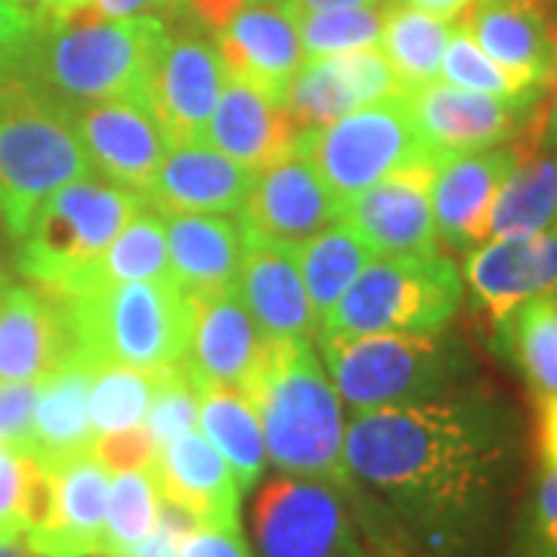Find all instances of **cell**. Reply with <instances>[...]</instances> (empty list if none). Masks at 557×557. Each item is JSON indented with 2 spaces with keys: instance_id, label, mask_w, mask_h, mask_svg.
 <instances>
[{
  "instance_id": "obj_55",
  "label": "cell",
  "mask_w": 557,
  "mask_h": 557,
  "mask_svg": "<svg viewBox=\"0 0 557 557\" xmlns=\"http://www.w3.org/2000/svg\"><path fill=\"white\" fill-rule=\"evenodd\" d=\"M552 7H555V13H557V0H552Z\"/></svg>"
},
{
  "instance_id": "obj_37",
  "label": "cell",
  "mask_w": 557,
  "mask_h": 557,
  "mask_svg": "<svg viewBox=\"0 0 557 557\" xmlns=\"http://www.w3.org/2000/svg\"><path fill=\"white\" fill-rule=\"evenodd\" d=\"M161 511L159 483L149 471H124L109 483L106 498V527H102V557H119L139 539H146Z\"/></svg>"
},
{
  "instance_id": "obj_13",
  "label": "cell",
  "mask_w": 557,
  "mask_h": 557,
  "mask_svg": "<svg viewBox=\"0 0 557 557\" xmlns=\"http://www.w3.org/2000/svg\"><path fill=\"white\" fill-rule=\"evenodd\" d=\"M223 84L226 69L214 40L196 28L171 32L149 84V112L159 121L168 146L205 143Z\"/></svg>"
},
{
  "instance_id": "obj_52",
  "label": "cell",
  "mask_w": 557,
  "mask_h": 557,
  "mask_svg": "<svg viewBox=\"0 0 557 557\" xmlns=\"http://www.w3.org/2000/svg\"><path fill=\"white\" fill-rule=\"evenodd\" d=\"M397 3H406V7H416L428 16H437V20H456L461 16L474 0H397Z\"/></svg>"
},
{
  "instance_id": "obj_48",
  "label": "cell",
  "mask_w": 557,
  "mask_h": 557,
  "mask_svg": "<svg viewBox=\"0 0 557 557\" xmlns=\"http://www.w3.org/2000/svg\"><path fill=\"white\" fill-rule=\"evenodd\" d=\"M248 3L251 0H186V16L199 28H208L214 35Z\"/></svg>"
},
{
  "instance_id": "obj_54",
  "label": "cell",
  "mask_w": 557,
  "mask_h": 557,
  "mask_svg": "<svg viewBox=\"0 0 557 557\" xmlns=\"http://www.w3.org/2000/svg\"><path fill=\"white\" fill-rule=\"evenodd\" d=\"M0 557H32L22 539H0Z\"/></svg>"
},
{
  "instance_id": "obj_16",
  "label": "cell",
  "mask_w": 557,
  "mask_h": 557,
  "mask_svg": "<svg viewBox=\"0 0 557 557\" xmlns=\"http://www.w3.org/2000/svg\"><path fill=\"white\" fill-rule=\"evenodd\" d=\"M461 25L508 75L545 94L557 81V13L552 0H474Z\"/></svg>"
},
{
  "instance_id": "obj_51",
  "label": "cell",
  "mask_w": 557,
  "mask_h": 557,
  "mask_svg": "<svg viewBox=\"0 0 557 557\" xmlns=\"http://www.w3.org/2000/svg\"><path fill=\"white\" fill-rule=\"evenodd\" d=\"M391 0H285L292 13H322V10H357V7H384Z\"/></svg>"
},
{
  "instance_id": "obj_2",
  "label": "cell",
  "mask_w": 557,
  "mask_h": 557,
  "mask_svg": "<svg viewBox=\"0 0 557 557\" xmlns=\"http://www.w3.org/2000/svg\"><path fill=\"white\" fill-rule=\"evenodd\" d=\"M168 38L164 20H106L87 7L65 20L35 22L32 38L13 57L69 112L109 100L149 106V84Z\"/></svg>"
},
{
  "instance_id": "obj_23",
  "label": "cell",
  "mask_w": 557,
  "mask_h": 557,
  "mask_svg": "<svg viewBox=\"0 0 557 557\" xmlns=\"http://www.w3.org/2000/svg\"><path fill=\"white\" fill-rule=\"evenodd\" d=\"M152 478L164 502L186 511L196 527L242 530V490L226 458L205 434H183L161 446L152 461Z\"/></svg>"
},
{
  "instance_id": "obj_21",
  "label": "cell",
  "mask_w": 557,
  "mask_h": 557,
  "mask_svg": "<svg viewBox=\"0 0 557 557\" xmlns=\"http://www.w3.org/2000/svg\"><path fill=\"white\" fill-rule=\"evenodd\" d=\"M465 278L493 325L527 300L557 295V226L536 236L486 239L468 251Z\"/></svg>"
},
{
  "instance_id": "obj_12",
  "label": "cell",
  "mask_w": 557,
  "mask_h": 557,
  "mask_svg": "<svg viewBox=\"0 0 557 557\" xmlns=\"http://www.w3.org/2000/svg\"><path fill=\"white\" fill-rule=\"evenodd\" d=\"M403 97L418 137L440 159L483 152L511 143L520 134V127L533 119L539 106V102L527 106V102L496 100L486 94L453 87L446 81L406 90Z\"/></svg>"
},
{
  "instance_id": "obj_22",
  "label": "cell",
  "mask_w": 557,
  "mask_h": 557,
  "mask_svg": "<svg viewBox=\"0 0 557 557\" xmlns=\"http://www.w3.org/2000/svg\"><path fill=\"white\" fill-rule=\"evenodd\" d=\"M236 295L263 338L313 341L319 319L300 276L298 248L258 239L245 230V258Z\"/></svg>"
},
{
  "instance_id": "obj_39",
  "label": "cell",
  "mask_w": 557,
  "mask_h": 557,
  "mask_svg": "<svg viewBox=\"0 0 557 557\" xmlns=\"http://www.w3.org/2000/svg\"><path fill=\"white\" fill-rule=\"evenodd\" d=\"M440 78L453 84V87H465V90L486 94V97H496V100L527 102V106L542 100V94L523 87L515 75H508L502 65L490 60L461 22L449 32L443 62H440Z\"/></svg>"
},
{
  "instance_id": "obj_19",
  "label": "cell",
  "mask_w": 557,
  "mask_h": 557,
  "mask_svg": "<svg viewBox=\"0 0 557 557\" xmlns=\"http://www.w3.org/2000/svg\"><path fill=\"white\" fill-rule=\"evenodd\" d=\"M518 159L520 146L511 139L496 149L453 156L440 164L431 186L437 242L456 251H474L490 239L493 205Z\"/></svg>"
},
{
  "instance_id": "obj_5",
  "label": "cell",
  "mask_w": 557,
  "mask_h": 557,
  "mask_svg": "<svg viewBox=\"0 0 557 557\" xmlns=\"http://www.w3.org/2000/svg\"><path fill=\"white\" fill-rule=\"evenodd\" d=\"M94 177L72 112L16 57L0 60V220L20 239L32 214L65 183Z\"/></svg>"
},
{
  "instance_id": "obj_11",
  "label": "cell",
  "mask_w": 557,
  "mask_h": 557,
  "mask_svg": "<svg viewBox=\"0 0 557 557\" xmlns=\"http://www.w3.org/2000/svg\"><path fill=\"white\" fill-rule=\"evenodd\" d=\"M443 161L446 159H440L434 152L409 161L406 168L387 174L375 186H369L366 193L347 201L341 220L379 258L437 251L440 242L437 226H434L431 186Z\"/></svg>"
},
{
  "instance_id": "obj_26",
  "label": "cell",
  "mask_w": 557,
  "mask_h": 557,
  "mask_svg": "<svg viewBox=\"0 0 557 557\" xmlns=\"http://www.w3.org/2000/svg\"><path fill=\"white\" fill-rule=\"evenodd\" d=\"M205 143L239 161L251 174L273 168L298 152V127L278 102L267 100L255 87L226 78L218 109L208 121Z\"/></svg>"
},
{
  "instance_id": "obj_45",
  "label": "cell",
  "mask_w": 557,
  "mask_h": 557,
  "mask_svg": "<svg viewBox=\"0 0 557 557\" xmlns=\"http://www.w3.org/2000/svg\"><path fill=\"white\" fill-rule=\"evenodd\" d=\"M177 557H255L242 530H214V527H196L189 536L180 542Z\"/></svg>"
},
{
  "instance_id": "obj_43",
  "label": "cell",
  "mask_w": 557,
  "mask_h": 557,
  "mask_svg": "<svg viewBox=\"0 0 557 557\" xmlns=\"http://www.w3.org/2000/svg\"><path fill=\"white\" fill-rule=\"evenodd\" d=\"M90 456L97 458L109 474H124V471H149L159 449L149 437L146 424H137V428L102 434L94 440Z\"/></svg>"
},
{
  "instance_id": "obj_18",
  "label": "cell",
  "mask_w": 557,
  "mask_h": 557,
  "mask_svg": "<svg viewBox=\"0 0 557 557\" xmlns=\"http://www.w3.org/2000/svg\"><path fill=\"white\" fill-rule=\"evenodd\" d=\"M72 124L94 174L143 196L168 156V139L149 106L109 100L72 109Z\"/></svg>"
},
{
  "instance_id": "obj_20",
  "label": "cell",
  "mask_w": 557,
  "mask_h": 557,
  "mask_svg": "<svg viewBox=\"0 0 557 557\" xmlns=\"http://www.w3.org/2000/svg\"><path fill=\"white\" fill-rule=\"evenodd\" d=\"M255 174L226 159L208 143L171 146L156 177L143 189L146 208L156 214H242Z\"/></svg>"
},
{
  "instance_id": "obj_46",
  "label": "cell",
  "mask_w": 557,
  "mask_h": 557,
  "mask_svg": "<svg viewBox=\"0 0 557 557\" xmlns=\"http://www.w3.org/2000/svg\"><path fill=\"white\" fill-rule=\"evenodd\" d=\"M94 13L106 20H134V16H156V20H180L186 16V0H94Z\"/></svg>"
},
{
  "instance_id": "obj_36",
  "label": "cell",
  "mask_w": 557,
  "mask_h": 557,
  "mask_svg": "<svg viewBox=\"0 0 557 557\" xmlns=\"http://www.w3.org/2000/svg\"><path fill=\"white\" fill-rule=\"evenodd\" d=\"M53 508V471L35 453L0 443V539L38 530Z\"/></svg>"
},
{
  "instance_id": "obj_38",
  "label": "cell",
  "mask_w": 557,
  "mask_h": 557,
  "mask_svg": "<svg viewBox=\"0 0 557 557\" xmlns=\"http://www.w3.org/2000/svg\"><path fill=\"white\" fill-rule=\"evenodd\" d=\"M394 3V0H391ZM357 7V10H322V13H292L300 35L304 62L381 47L387 7Z\"/></svg>"
},
{
  "instance_id": "obj_41",
  "label": "cell",
  "mask_w": 557,
  "mask_h": 557,
  "mask_svg": "<svg viewBox=\"0 0 557 557\" xmlns=\"http://www.w3.org/2000/svg\"><path fill=\"white\" fill-rule=\"evenodd\" d=\"M196 421H199V381L189 375V369L177 362V366L152 372V399L146 409V431L156 443V449L189 434Z\"/></svg>"
},
{
  "instance_id": "obj_32",
  "label": "cell",
  "mask_w": 557,
  "mask_h": 557,
  "mask_svg": "<svg viewBox=\"0 0 557 557\" xmlns=\"http://www.w3.org/2000/svg\"><path fill=\"white\" fill-rule=\"evenodd\" d=\"M152 278H171L168 239H164L161 214H156L152 208H143L131 223H124V230L87 273H81L65 292L50 295V298L81 295V292H94V288H112V285H124V282H152Z\"/></svg>"
},
{
  "instance_id": "obj_3",
  "label": "cell",
  "mask_w": 557,
  "mask_h": 557,
  "mask_svg": "<svg viewBox=\"0 0 557 557\" xmlns=\"http://www.w3.org/2000/svg\"><path fill=\"white\" fill-rule=\"evenodd\" d=\"M242 397L255 406L267 458L282 474L319 480L357 498L344 458V412L310 341L267 338Z\"/></svg>"
},
{
  "instance_id": "obj_29",
  "label": "cell",
  "mask_w": 557,
  "mask_h": 557,
  "mask_svg": "<svg viewBox=\"0 0 557 557\" xmlns=\"http://www.w3.org/2000/svg\"><path fill=\"white\" fill-rule=\"evenodd\" d=\"M94 375L97 369L84 366L78 359H69L40 381L38 406H35L32 434H28V453H35L44 465H60V461L90 453L97 440L90 428V409H87Z\"/></svg>"
},
{
  "instance_id": "obj_53",
  "label": "cell",
  "mask_w": 557,
  "mask_h": 557,
  "mask_svg": "<svg viewBox=\"0 0 557 557\" xmlns=\"http://www.w3.org/2000/svg\"><path fill=\"white\" fill-rule=\"evenodd\" d=\"M542 143L557 146V81L555 90H552V102H548V109L542 112Z\"/></svg>"
},
{
  "instance_id": "obj_4",
  "label": "cell",
  "mask_w": 557,
  "mask_h": 557,
  "mask_svg": "<svg viewBox=\"0 0 557 557\" xmlns=\"http://www.w3.org/2000/svg\"><path fill=\"white\" fill-rule=\"evenodd\" d=\"M53 300L60 304L69 359L97 372L121 366L152 375L186 359L193 310L174 278L124 282Z\"/></svg>"
},
{
  "instance_id": "obj_34",
  "label": "cell",
  "mask_w": 557,
  "mask_h": 557,
  "mask_svg": "<svg viewBox=\"0 0 557 557\" xmlns=\"http://www.w3.org/2000/svg\"><path fill=\"white\" fill-rule=\"evenodd\" d=\"M449 32H453L449 22L428 16L416 7H406L397 0L387 7L381 53L391 62L403 94L440 81V62H443Z\"/></svg>"
},
{
  "instance_id": "obj_40",
  "label": "cell",
  "mask_w": 557,
  "mask_h": 557,
  "mask_svg": "<svg viewBox=\"0 0 557 557\" xmlns=\"http://www.w3.org/2000/svg\"><path fill=\"white\" fill-rule=\"evenodd\" d=\"M152 399V375L137 369L106 366L94 375L90 384V428L94 437L127 431L146 421V409Z\"/></svg>"
},
{
  "instance_id": "obj_25",
  "label": "cell",
  "mask_w": 557,
  "mask_h": 557,
  "mask_svg": "<svg viewBox=\"0 0 557 557\" xmlns=\"http://www.w3.org/2000/svg\"><path fill=\"white\" fill-rule=\"evenodd\" d=\"M193 332L183 366L199 384H220L245 391L263 350L258 322L245 310L236 292L189 295Z\"/></svg>"
},
{
  "instance_id": "obj_30",
  "label": "cell",
  "mask_w": 557,
  "mask_h": 557,
  "mask_svg": "<svg viewBox=\"0 0 557 557\" xmlns=\"http://www.w3.org/2000/svg\"><path fill=\"white\" fill-rule=\"evenodd\" d=\"M557 226V146L539 143L520 152L515 171L498 189L490 214V239L536 236Z\"/></svg>"
},
{
  "instance_id": "obj_35",
  "label": "cell",
  "mask_w": 557,
  "mask_h": 557,
  "mask_svg": "<svg viewBox=\"0 0 557 557\" xmlns=\"http://www.w3.org/2000/svg\"><path fill=\"white\" fill-rule=\"evenodd\" d=\"M372 258L375 255L366 248V242L359 239L344 220L332 223L329 230H322L319 236L300 245V276H304L319 322L335 310V304L344 298V292L357 282V276Z\"/></svg>"
},
{
  "instance_id": "obj_57",
  "label": "cell",
  "mask_w": 557,
  "mask_h": 557,
  "mask_svg": "<svg viewBox=\"0 0 557 557\" xmlns=\"http://www.w3.org/2000/svg\"><path fill=\"white\" fill-rule=\"evenodd\" d=\"M0 276H3V273H0Z\"/></svg>"
},
{
  "instance_id": "obj_50",
  "label": "cell",
  "mask_w": 557,
  "mask_h": 557,
  "mask_svg": "<svg viewBox=\"0 0 557 557\" xmlns=\"http://www.w3.org/2000/svg\"><path fill=\"white\" fill-rule=\"evenodd\" d=\"M38 20H65L75 16L81 10H87L94 0H22Z\"/></svg>"
},
{
  "instance_id": "obj_44",
  "label": "cell",
  "mask_w": 557,
  "mask_h": 557,
  "mask_svg": "<svg viewBox=\"0 0 557 557\" xmlns=\"http://www.w3.org/2000/svg\"><path fill=\"white\" fill-rule=\"evenodd\" d=\"M40 381H0V443L28 449Z\"/></svg>"
},
{
  "instance_id": "obj_49",
  "label": "cell",
  "mask_w": 557,
  "mask_h": 557,
  "mask_svg": "<svg viewBox=\"0 0 557 557\" xmlns=\"http://www.w3.org/2000/svg\"><path fill=\"white\" fill-rule=\"evenodd\" d=\"M539 443L545 465L557 468V399L542 403V424H539Z\"/></svg>"
},
{
  "instance_id": "obj_27",
  "label": "cell",
  "mask_w": 557,
  "mask_h": 557,
  "mask_svg": "<svg viewBox=\"0 0 557 557\" xmlns=\"http://www.w3.org/2000/svg\"><path fill=\"white\" fill-rule=\"evenodd\" d=\"M69 359L60 304L35 285L0 282V381H44Z\"/></svg>"
},
{
  "instance_id": "obj_1",
  "label": "cell",
  "mask_w": 557,
  "mask_h": 557,
  "mask_svg": "<svg viewBox=\"0 0 557 557\" xmlns=\"http://www.w3.org/2000/svg\"><path fill=\"white\" fill-rule=\"evenodd\" d=\"M515 456L511 418L483 397L446 394L354 412L344 428L347 471L431 557H474L486 548Z\"/></svg>"
},
{
  "instance_id": "obj_15",
  "label": "cell",
  "mask_w": 557,
  "mask_h": 557,
  "mask_svg": "<svg viewBox=\"0 0 557 557\" xmlns=\"http://www.w3.org/2000/svg\"><path fill=\"white\" fill-rule=\"evenodd\" d=\"M214 47L226 78L255 87L278 106L304 65L298 25L285 0H251L214 32Z\"/></svg>"
},
{
  "instance_id": "obj_7",
  "label": "cell",
  "mask_w": 557,
  "mask_h": 557,
  "mask_svg": "<svg viewBox=\"0 0 557 557\" xmlns=\"http://www.w3.org/2000/svg\"><path fill=\"white\" fill-rule=\"evenodd\" d=\"M317 344L341 403L350 406L354 412L446 397L449 381L461 369V354L456 350V344H449L440 332L431 335L317 332Z\"/></svg>"
},
{
  "instance_id": "obj_28",
  "label": "cell",
  "mask_w": 557,
  "mask_h": 557,
  "mask_svg": "<svg viewBox=\"0 0 557 557\" xmlns=\"http://www.w3.org/2000/svg\"><path fill=\"white\" fill-rule=\"evenodd\" d=\"M164 239L171 278L186 295L236 292L245 258V226L226 214H168Z\"/></svg>"
},
{
  "instance_id": "obj_6",
  "label": "cell",
  "mask_w": 557,
  "mask_h": 557,
  "mask_svg": "<svg viewBox=\"0 0 557 557\" xmlns=\"http://www.w3.org/2000/svg\"><path fill=\"white\" fill-rule=\"evenodd\" d=\"M143 208L139 193L97 174L72 180L32 214L16 239V270L40 292L60 295L102 258L124 223Z\"/></svg>"
},
{
  "instance_id": "obj_33",
  "label": "cell",
  "mask_w": 557,
  "mask_h": 557,
  "mask_svg": "<svg viewBox=\"0 0 557 557\" xmlns=\"http://www.w3.org/2000/svg\"><path fill=\"white\" fill-rule=\"evenodd\" d=\"M496 332L505 357L515 362L539 403L557 399V295L515 307Z\"/></svg>"
},
{
  "instance_id": "obj_10",
  "label": "cell",
  "mask_w": 557,
  "mask_h": 557,
  "mask_svg": "<svg viewBox=\"0 0 557 557\" xmlns=\"http://www.w3.org/2000/svg\"><path fill=\"white\" fill-rule=\"evenodd\" d=\"M350 505L354 498L319 480H267L251 515L258 557H369Z\"/></svg>"
},
{
  "instance_id": "obj_8",
  "label": "cell",
  "mask_w": 557,
  "mask_h": 557,
  "mask_svg": "<svg viewBox=\"0 0 557 557\" xmlns=\"http://www.w3.org/2000/svg\"><path fill=\"white\" fill-rule=\"evenodd\" d=\"M461 304L458 267L443 251L372 258L335 310L319 322L332 335H431L456 317Z\"/></svg>"
},
{
  "instance_id": "obj_31",
  "label": "cell",
  "mask_w": 557,
  "mask_h": 557,
  "mask_svg": "<svg viewBox=\"0 0 557 557\" xmlns=\"http://www.w3.org/2000/svg\"><path fill=\"white\" fill-rule=\"evenodd\" d=\"M199 424L201 434L233 468L242 493L255 490L267 468V446L255 406L233 387L199 384Z\"/></svg>"
},
{
  "instance_id": "obj_14",
  "label": "cell",
  "mask_w": 557,
  "mask_h": 557,
  "mask_svg": "<svg viewBox=\"0 0 557 557\" xmlns=\"http://www.w3.org/2000/svg\"><path fill=\"white\" fill-rule=\"evenodd\" d=\"M341 211L344 205L319 177L313 161L304 152H292L288 159L255 174V186L239 220L258 239L300 248L338 223Z\"/></svg>"
},
{
  "instance_id": "obj_47",
  "label": "cell",
  "mask_w": 557,
  "mask_h": 557,
  "mask_svg": "<svg viewBox=\"0 0 557 557\" xmlns=\"http://www.w3.org/2000/svg\"><path fill=\"white\" fill-rule=\"evenodd\" d=\"M35 22V13L22 0H0V60L32 38Z\"/></svg>"
},
{
  "instance_id": "obj_9",
  "label": "cell",
  "mask_w": 557,
  "mask_h": 557,
  "mask_svg": "<svg viewBox=\"0 0 557 557\" xmlns=\"http://www.w3.org/2000/svg\"><path fill=\"white\" fill-rule=\"evenodd\" d=\"M298 152L313 161L319 177L325 180L341 205L406 168L409 161L431 156V149L418 137L403 94L362 106L317 131H304L298 134Z\"/></svg>"
},
{
  "instance_id": "obj_24",
  "label": "cell",
  "mask_w": 557,
  "mask_h": 557,
  "mask_svg": "<svg viewBox=\"0 0 557 557\" xmlns=\"http://www.w3.org/2000/svg\"><path fill=\"white\" fill-rule=\"evenodd\" d=\"M53 508L44 527L25 533L32 557H102L106 498L112 474L90 453L50 465Z\"/></svg>"
},
{
  "instance_id": "obj_56",
  "label": "cell",
  "mask_w": 557,
  "mask_h": 557,
  "mask_svg": "<svg viewBox=\"0 0 557 557\" xmlns=\"http://www.w3.org/2000/svg\"><path fill=\"white\" fill-rule=\"evenodd\" d=\"M3 278H7V276H0V282H3Z\"/></svg>"
},
{
  "instance_id": "obj_42",
  "label": "cell",
  "mask_w": 557,
  "mask_h": 557,
  "mask_svg": "<svg viewBox=\"0 0 557 557\" xmlns=\"http://www.w3.org/2000/svg\"><path fill=\"white\" fill-rule=\"evenodd\" d=\"M520 557H557V468L545 465L518 523Z\"/></svg>"
},
{
  "instance_id": "obj_17",
  "label": "cell",
  "mask_w": 557,
  "mask_h": 557,
  "mask_svg": "<svg viewBox=\"0 0 557 557\" xmlns=\"http://www.w3.org/2000/svg\"><path fill=\"white\" fill-rule=\"evenodd\" d=\"M397 94L403 90L381 47H366L304 62L288 84L282 109L288 112L298 134H304Z\"/></svg>"
}]
</instances>
